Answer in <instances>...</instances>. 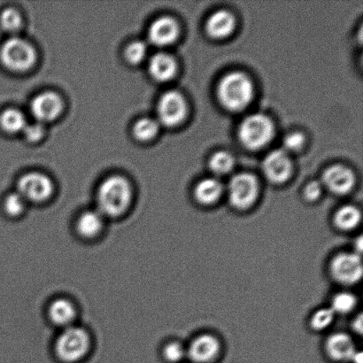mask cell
Returning a JSON list of instances; mask_svg holds the SVG:
<instances>
[{
	"label": "cell",
	"instance_id": "d6a6232c",
	"mask_svg": "<svg viewBox=\"0 0 363 363\" xmlns=\"http://www.w3.org/2000/svg\"><path fill=\"white\" fill-rule=\"evenodd\" d=\"M304 194L308 201H315L322 194V184L319 182H311L306 186Z\"/></svg>",
	"mask_w": 363,
	"mask_h": 363
},
{
	"label": "cell",
	"instance_id": "1f68e13d",
	"mask_svg": "<svg viewBox=\"0 0 363 363\" xmlns=\"http://www.w3.org/2000/svg\"><path fill=\"white\" fill-rule=\"evenodd\" d=\"M23 131L25 138H26L28 141L35 142L41 140L43 136H44L45 128L41 123L37 122L27 124Z\"/></svg>",
	"mask_w": 363,
	"mask_h": 363
},
{
	"label": "cell",
	"instance_id": "4dcf8cb0",
	"mask_svg": "<svg viewBox=\"0 0 363 363\" xmlns=\"http://www.w3.org/2000/svg\"><path fill=\"white\" fill-rule=\"evenodd\" d=\"M185 352L181 344L173 342L164 348V357L170 362H179L184 358Z\"/></svg>",
	"mask_w": 363,
	"mask_h": 363
},
{
	"label": "cell",
	"instance_id": "83f0119b",
	"mask_svg": "<svg viewBox=\"0 0 363 363\" xmlns=\"http://www.w3.org/2000/svg\"><path fill=\"white\" fill-rule=\"evenodd\" d=\"M147 53V46L145 45V43L142 41H136L131 43V44L128 46L125 51V57L128 60L131 64H138L145 58Z\"/></svg>",
	"mask_w": 363,
	"mask_h": 363
},
{
	"label": "cell",
	"instance_id": "d6986e66",
	"mask_svg": "<svg viewBox=\"0 0 363 363\" xmlns=\"http://www.w3.org/2000/svg\"><path fill=\"white\" fill-rule=\"evenodd\" d=\"M103 224H104V216L98 210H89L82 213L78 218L77 229L81 236L91 238L101 233Z\"/></svg>",
	"mask_w": 363,
	"mask_h": 363
},
{
	"label": "cell",
	"instance_id": "ac0fdd59",
	"mask_svg": "<svg viewBox=\"0 0 363 363\" xmlns=\"http://www.w3.org/2000/svg\"><path fill=\"white\" fill-rule=\"evenodd\" d=\"M76 308L66 298H58L52 302L49 308V318L56 325L63 326L65 328L72 326L76 318Z\"/></svg>",
	"mask_w": 363,
	"mask_h": 363
},
{
	"label": "cell",
	"instance_id": "44dd1931",
	"mask_svg": "<svg viewBox=\"0 0 363 363\" xmlns=\"http://www.w3.org/2000/svg\"><path fill=\"white\" fill-rule=\"evenodd\" d=\"M26 125V119L19 110L6 109L0 116V126L7 133H20Z\"/></svg>",
	"mask_w": 363,
	"mask_h": 363
},
{
	"label": "cell",
	"instance_id": "7c38bea8",
	"mask_svg": "<svg viewBox=\"0 0 363 363\" xmlns=\"http://www.w3.org/2000/svg\"><path fill=\"white\" fill-rule=\"evenodd\" d=\"M220 352V343L212 335L199 336L192 341L188 350V357L195 363H208L215 360Z\"/></svg>",
	"mask_w": 363,
	"mask_h": 363
},
{
	"label": "cell",
	"instance_id": "ba28073f",
	"mask_svg": "<svg viewBox=\"0 0 363 363\" xmlns=\"http://www.w3.org/2000/svg\"><path fill=\"white\" fill-rule=\"evenodd\" d=\"M334 279L344 284L357 283L362 276L361 256L354 252H345L336 256L330 265Z\"/></svg>",
	"mask_w": 363,
	"mask_h": 363
},
{
	"label": "cell",
	"instance_id": "9a60e30c",
	"mask_svg": "<svg viewBox=\"0 0 363 363\" xmlns=\"http://www.w3.org/2000/svg\"><path fill=\"white\" fill-rule=\"evenodd\" d=\"M326 350L330 357L337 362L352 361L357 354L351 337L345 333H336L327 340Z\"/></svg>",
	"mask_w": 363,
	"mask_h": 363
},
{
	"label": "cell",
	"instance_id": "8992f818",
	"mask_svg": "<svg viewBox=\"0 0 363 363\" xmlns=\"http://www.w3.org/2000/svg\"><path fill=\"white\" fill-rule=\"evenodd\" d=\"M258 194V184L251 174H238L231 179L229 184V196L235 208L245 209L255 201Z\"/></svg>",
	"mask_w": 363,
	"mask_h": 363
},
{
	"label": "cell",
	"instance_id": "52a82bcc",
	"mask_svg": "<svg viewBox=\"0 0 363 363\" xmlns=\"http://www.w3.org/2000/svg\"><path fill=\"white\" fill-rule=\"evenodd\" d=\"M18 194L25 201H45L52 194V181L41 173L26 174L18 182Z\"/></svg>",
	"mask_w": 363,
	"mask_h": 363
},
{
	"label": "cell",
	"instance_id": "9c48e42d",
	"mask_svg": "<svg viewBox=\"0 0 363 363\" xmlns=\"http://www.w3.org/2000/svg\"><path fill=\"white\" fill-rule=\"evenodd\" d=\"M159 122L163 125L173 127L180 123L186 113V105L179 92L167 91L160 99L157 106Z\"/></svg>",
	"mask_w": 363,
	"mask_h": 363
},
{
	"label": "cell",
	"instance_id": "8fae6325",
	"mask_svg": "<svg viewBox=\"0 0 363 363\" xmlns=\"http://www.w3.org/2000/svg\"><path fill=\"white\" fill-rule=\"evenodd\" d=\"M263 172L273 183L280 184L286 181L291 172V163L287 152L284 150L270 152L263 162Z\"/></svg>",
	"mask_w": 363,
	"mask_h": 363
},
{
	"label": "cell",
	"instance_id": "f1b7e54d",
	"mask_svg": "<svg viewBox=\"0 0 363 363\" xmlns=\"http://www.w3.org/2000/svg\"><path fill=\"white\" fill-rule=\"evenodd\" d=\"M334 315L335 313L332 308H323L316 311L311 320L313 328L318 330L327 328L333 323Z\"/></svg>",
	"mask_w": 363,
	"mask_h": 363
},
{
	"label": "cell",
	"instance_id": "6da1fadb",
	"mask_svg": "<svg viewBox=\"0 0 363 363\" xmlns=\"http://www.w3.org/2000/svg\"><path fill=\"white\" fill-rule=\"evenodd\" d=\"M98 211L103 216L118 217L129 208L130 185L123 177L113 176L102 182L97 194Z\"/></svg>",
	"mask_w": 363,
	"mask_h": 363
},
{
	"label": "cell",
	"instance_id": "836d02e7",
	"mask_svg": "<svg viewBox=\"0 0 363 363\" xmlns=\"http://www.w3.org/2000/svg\"><path fill=\"white\" fill-rule=\"evenodd\" d=\"M354 329L359 334L362 333V316L359 318L354 323Z\"/></svg>",
	"mask_w": 363,
	"mask_h": 363
},
{
	"label": "cell",
	"instance_id": "30bf717a",
	"mask_svg": "<svg viewBox=\"0 0 363 363\" xmlns=\"http://www.w3.org/2000/svg\"><path fill=\"white\" fill-rule=\"evenodd\" d=\"M62 99L52 91L38 94L30 105L32 115L41 123L55 120L62 113Z\"/></svg>",
	"mask_w": 363,
	"mask_h": 363
},
{
	"label": "cell",
	"instance_id": "4fadbf2b",
	"mask_svg": "<svg viewBox=\"0 0 363 363\" xmlns=\"http://www.w3.org/2000/svg\"><path fill=\"white\" fill-rule=\"evenodd\" d=\"M179 35V26L170 17H161L151 24L148 30L149 41L156 46L172 44Z\"/></svg>",
	"mask_w": 363,
	"mask_h": 363
},
{
	"label": "cell",
	"instance_id": "f546056e",
	"mask_svg": "<svg viewBox=\"0 0 363 363\" xmlns=\"http://www.w3.org/2000/svg\"><path fill=\"white\" fill-rule=\"evenodd\" d=\"M304 145L303 135L298 133L288 134L284 140V152H297Z\"/></svg>",
	"mask_w": 363,
	"mask_h": 363
},
{
	"label": "cell",
	"instance_id": "ffe728a7",
	"mask_svg": "<svg viewBox=\"0 0 363 363\" xmlns=\"http://www.w3.org/2000/svg\"><path fill=\"white\" fill-rule=\"evenodd\" d=\"M223 192L222 184L215 179H206L199 182L195 188V197L201 204L210 205L220 198Z\"/></svg>",
	"mask_w": 363,
	"mask_h": 363
},
{
	"label": "cell",
	"instance_id": "7402d4cb",
	"mask_svg": "<svg viewBox=\"0 0 363 363\" xmlns=\"http://www.w3.org/2000/svg\"><path fill=\"white\" fill-rule=\"evenodd\" d=\"M360 210L352 205H347L337 210L335 216L336 225L342 230H352L360 223Z\"/></svg>",
	"mask_w": 363,
	"mask_h": 363
},
{
	"label": "cell",
	"instance_id": "277c9868",
	"mask_svg": "<svg viewBox=\"0 0 363 363\" xmlns=\"http://www.w3.org/2000/svg\"><path fill=\"white\" fill-rule=\"evenodd\" d=\"M90 347V339L84 330L70 326L65 328L57 339V357L67 363L80 361L86 355Z\"/></svg>",
	"mask_w": 363,
	"mask_h": 363
},
{
	"label": "cell",
	"instance_id": "3957f363",
	"mask_svg": "<svg viewBox=\"0 0 363 363\" xmlns=\"http://www.w3.org/2000/svg\"><path fill=\"white\" fill-rule=\"evenodd\" d=\"M274 134V127L268 116L262 113H254L241 123L238 137L245 147L256 150L265 147Z\"/></svg>",
	"mask_w": 363,
	"mask_h": 363
},
{
	"label": "cell",
	"instance_id": "5bb4252c",
	"mask_svg": "<svg viewBox=\"0 0 363 363\" xmlns=\"http://www.w3.org/2000/svg\"><path fill=\"white\" fill-rule=\"evenodd\" d=\"M323 184L337 194H345L354 186V177L346 167L336 165L330 167L323 176Z\"/></svg>",
	"mask_w": 363,
	"mask_h": 363
},
{
	"label": "cell",
	"instance_id": "4316f807",
	"mask_svg": "<svg viewBox=\"0 0 363 363\" xmlns=\"http://www.w3.org/2000/svg\"><path fill=\"white\" fill-rule=\"evenodd\" d=\"M25 199L18 194V192H13L11 194L5 199L4 201V209H5L7 215L10 216H17L21 215L23 212L25 208Z\"/></svg>",
	"mask_w": 363,
	"mask_h": 363
},
{
	"label": "cell",
	"instance_id": "603a6c76",
	"mask_svg": "<svg viewBox=\"0 0 363 363\" xmlns=\"http://www.w3.org/2000/svg\"><path fill=\"white\" fill-rule=\"evenodd\" d=\"M158 122L151 118H143L135 124L133 133L135 138L140 141L152 140L158 133Z\"/></svg>",
	"mask_w": 363,
	"mask_h": 363
},
{
	"label": "cell",
	"instance_id": "cb8c5ba5",
	"mask_svg": "<svg viewBox=\"0 0 363 363\" xmlns=\"http://www.w3.org/2000/svg\"><path fill=\"white\" fill-rule=\"evenodd\" d=\"M234 161L233 156L225 152H218L212 156L210 160V168L213 172L223 175L230 172L233 168Z\"/></svg>",
	"mask_w": 363,
	"mask_h": 363
},
{
	"label": "cell",
	"instance_id": "d4e9b609",
	"mask_svg": "<svg viewBox=\"0 0 363 363\" xmlns=\"http://www.w3.org/2000/svg\"><path fill=\"white\" fill-rule=\"evenodd\" d=\"M357 305V298L353 294L348 293H340L333 298L332 302V308L334 313L340 314H346V313L353 311Z\"/></svg>",
	"mask_w": 363,
	"mask_h": 363
},
{
	"label": "cell",
	"instance_id": "7a4b0ae2",
	"mask_svg": "<svg viewBox=\"0 0 363 363\" xmlns=\"http://www.w3.org/2000/svg\"><path fill=\"white\" fill-rule=\"evenodd\" d=\"M254 95V86L245 74H228L220 82L218 97L224 108L230 111H240L247 108Z\"/></svg>",
	"mask_w": 363,
	"mask_h": 363
},
{
	"label": "cell",
	"instance_id": "2e32d148",
	"mask_svg": "<svg viewBox=\"0 0 363 363\" xmlns=\"http://www.w3.org/2000/svg\"><path fill=\"white\" fill-rule=\"evenodd\" d=\"M177 72V63L172 56L164 52L156 53L149 63V73L154 79L166 82L172 79Z\"/></svg>",
	"mask_w": 363,
	"mask_h": 363
},
{
	"label": "cell",
	"instance_id": "484cf974",
	"mask_svg": "<svg viewBox=\"0 0 363 363\" xmlns=\"http://www.w3.org/2000/svg\"><path fill=\"white\" fill-rule=\"evenodd\" d=\"M21 23L23 21H21L20 13L13 9L4 10L0 16V25L3 30L11 32V33L19 30Z\"/></svg>",
	"mask_w": 363,
	"mask_h": 363
},
{
	"label": "cell",
	"instance_id": "5b68a950",
	"mask_svg": "<svg viewBox=\"0 0 363 363\" xmlns=\"http://www.w3.org/2000/svg\"><path fill=\"white\" fill-rule=\"evenodd\" d=\"M0 60L6 69L23 72L34 65L35 49L24 39L11 38L4 43L0 49Z\"/></svg>",
	"mask_w": 363,
	"mask_h": 363
},
{
	"label": "cell",
	"instance_id": "e0dca14e",
	"mask_svg": "<svg viewBox=\"0 0 363 363\" xmlns=\"http://www.w3.org/2000/svg\"><path fill=\"white\" fill-rule=\"evenodd\" d=\"M234 25V17L230 13L225 10L217 11L206 21V32L212 38H225L233 32Z\"/></svg>",
	"mask_w": 363,
	"mask_h": 363
}]
</instances>
